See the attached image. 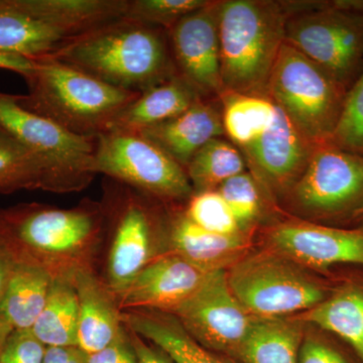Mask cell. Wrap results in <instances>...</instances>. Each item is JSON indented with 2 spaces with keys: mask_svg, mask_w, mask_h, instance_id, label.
Instances as JSON below:
<instances>
[{
  "mask_svg": "<svg viewBox=\"0 0 363 363\" xmlns=\"http://www.w3.org/2000/svg\"><path fill=\"white\" fill-rule=\"evenodd\" d=\"M315 147L276 105L271 125L240 150L262 194L274 201L302 175Z\"/></svg>",
  "mask_w": 363,
  "mask_h": 363,
  "instance_id": "obj_16",
  "label": "cell"
},
{
  "mask_svg": "<svg viewBox=\"0 0 363 363\" xmlns=\"http://www.w3.org/2000/svg\"><path fill=\"white\" fill-rule=\"evenodd\" d=\"M33 68V60L18 55L0 52V69L16 72L25 77Z\"/></svg>",
  "mask_w": 363,
  "mask_h": 363,
  "instance_id": "obj_40",
  "label": "cell"
},
{
  "mask_svg": "<svg viewBox=\"0 0 363 363\" xmlns=\"http://www.w3.org/2000/svg\"><path fill=\"white\" fill-rule=\"evenodd\" d=\"M217 191L230 208L241 230L247 233L262 215L264 194L259 184L250 172H245L224 182Z\"/></svg>",
  "mask_w": 363,
  "mask_h": 363,
  "instance_id": "obj_31",
  "label": "cell"
},
{
  "mask_svg": "<svg viewBox=\"0 0 363 363\" xmlns=\"http://www.w3.org/2000/svg\"><path fill=\"white\" fill-rule=\"evenodd\" d=\"M297 316L306 324L340 339L363 363V277L334 284L323 302Z\"/></svg>",
  "mask_w": 363,
  "mask_h": 363,
  "instance_id": "obj_21",
  "label": "cell"
},
{
  "mask_svg": "<svg viewBox=\"0 0 363 363\" xmlns=\"http://www.w3.org/2000/svg\"><path fill=\"white\" fill-rule=\"evenodd\" d=\"M87 360L88 363H138L126 328L111 345L87 354Z\"/></svg>",
  "mask_w": 363,
  "mask_h": 363,
  "instance_id": "obj_36",
  "label": "cell"
},
{
  "mask_svg": "<svg viewBox=\"0 0 363 363\" xmlns=\"http://www.w3.org/2000/svg\"><path fill=\"white\" fill-rule=\"evenodd\" d=\"M52 279L47 269L18 259L0 304V320L13 330H30L44 308Z\"/></svg>",
  "mask_w": 363,
  "mask_h": 363,
  "instance_id": "obj_25",
  "label": "cell"
},
{
  "mask_svg": "<svg viewBox=\"0 0 363 363\" xmlns=\"http://www.w3.org/2000/svg\"><path fill=\"white\" fill-rule=\"evenodd\" d=\"M281 2L285 42L350 90L363 71V0Z\"/></svg>",
  "mask_w": 363,
  "mask_h": 363,
  "instance_id": "obj_6",
  "label": "cell"
},
{
  "mask_svg": "<svg viewBox=\"0 0 363 363\" xmlns=\"http://www.w3.org/2000/svg\"><path fill=\"white\" fill-rule=\"evenodd\" d=\"M186 169L198 150L224 135L219 98H201L169 121L138 131Z\"/></svg>",
  "mask_w": 363,
  "mask_h": 363,
  "instance_id": "obj_18",
  "label": "cell"
},
{
  "mask_svg": "<svg viewBox=\"0 0 363 363\" xmlns=\"http://www.w3.org/2000/svg\"><path fill=\"white\" fill-rule=\"evenodd\" d=\"M219 99L224 135L240 150L259 138L276 114V105L269 98L224 92Z\"/></svg>",
  "mask_w": 363,
  "mask_h": 363,
  "instance_id": "obj_28",
  "label": "cell"
},
{
  "mask_svg": "<svg viewBox=\"0 0 363 363\" xmlns=\"http://www.w3.org/2000/svg\"><path fill=\"white\" fill-rule=\"evenodd\" d=\"M173 315L196 341L233 360L253 320L234 296L227 269L210 272L201 288Z\"/></svg>",
  "mask_w": 363,
  "mask_h": 363,
  "instance_id": "obj_13",
  "label": "cell"
},
{
  "mask_svg": "<svg viewBox=\"0 0 363 363\" xmlns=\"http://www.w3.org/2000/svg\"><path fill=\"white\" fill-rule=\"evenodd\" d=\"M0 128L44 162L57 193L80 192L96 176V138L72 135L21 106L18 95L0 92Z\"/></svg>",
  "mask_w": 363,
  "mask_h": 363,
  "instance_id": "obj_11",
  "label": "cell"
},
{
  "mask_svg": "<svg viewBox=\"0 0 363 363\" xmlns=\"http://www.w3.org/2000/svg\"><path fill=\"white\" fill-rule=\"evenodd\" d=\"M201 98L192 86L177 75L140 92L118 114L109 130L138 133L183 113Z\"/></svg>",
  "mask_w": 363,
  "mask_h": 363,
  "instance_id": "obj_24",
  "label": "cell"
},
{
  "mask_svg": "<svg viewBox=\"0 0 363 363\" xmlns=\"http://www.w3.org/2000/svg\"><path fill=\"white\" fill-rule=\"evenodd\" d=\"M77 293V346L86 354L104 350L123 334V315L114 294L94 269H81L72 277Z\"/></svg>",
  "mask_w": 363,
  "mask_h": 363,
  "instance_id": "obj_20",
  "label": "cell"
},
{
  "mask_svg": "<svg viewBox=\"0 0 363 363\" xmlns=\"http://www.w3.org/2000/svg\"><path fill=\"white\" fill-rule=\"evenodd\" d=\"M311 327L306 331L298 363H362L340 339Z\"/></svg>",
  "mask_w": 363,
  "mask_h": 363,
  "instance_id": "obj_34",
  "label": "cell"
},
{
  "mask_svg": "<svg viewBox=\"0 0 363 363\" xmlns=\"http://www.w3.org/2000/svg\"><path fill=\"white\" fill-rule=\"evenodd\" d=\"M95 173L130 186L166 205L194 194L185 169L140 133L109 130L96 136Z\"/></svg>",
  "mask_w": 363,
  "mask_h": 363,
  "instance_id": "obj_10",
  "label": "cell"
},
{
  "mask_svg": "<svg viewBox=\"0 0 363 363\" xmlns=\"http://www.w3.org/2000/svg\"><path fill=\"white\" fill-rule=\"evenodd\" d=\"M104 235L101 202L86 199L68 209L40 203L0 209V238L16 259L37 264L54 278L93 269Z\"/></svg>",
  "mask_w": 363,
  "mask_h": 363,
  "instance_id": "obj_1",
  "label": "cell"
},
{
  "mask_svg": "<svg viewBox=\"0 0 363 363\" xmlns=\"http://www.w3.org/2000/svg\"><path fill=\"white\" fill-rule=\"evenodd\" d=\"M209 274L168 252L152 260L116 296L117 304L121 311L154 310L173 314L201 288Z\"/></svg>",
  "mask_w": 363,
  "mask_h": 363,
  "instance_id": "obj_17",
  "label": "cell"
},
{
  "mask_svg": "<svg viewBox=\"0 0 363 363\" xmlns=\"http://www.w3.org/2000/svg\"><path fill=\"white\" fill-rule=\"evenodd\" d=\"M50 57L133 92H143L178 75L168 32L125 16L76 38Z\"/></svg>",
  "mask_w": 363,
  "mask_h": 363,
  "instance_id": "obj_2",
  "label": "cell"
},
{
  "mask_svg": "<svg viewBox=\"0 0 363 363\" xmlns=\"http://www.w3.org/2000/svg\"><path fill=\"white\" fill-rule=\"evenodd\" d=\"M33 61L32 71L23 77L28 94L18 95V102L72 135H101L140 95L106 84L52 57Z\"/></svg>",
  "mask_w": 363,
  "mask_h": 363,
  "instance_id": "obj_3",
  "label": "cell"
},
{
  "mask_svg": "<svg viewBox=\"0 0 363 363\" xmlns=\"http://www.w3.org/2000/svg\"><path fill=\"white\" fill-rule=\"evenodd\" d=\"M184 212L196 225L209 233L226 236L245 234L217 190L194 193L186 203Z\"/></svg>",
  "mask_w": 363,
  "mask_h": 363,
  "instance_id": "obj_30",
  "label": "cell"
},
{
  "mask_svg": "<svg viewBox=\"0 0 363 363\" xmlns=\"http://www.w3.org/2000/svg\"><path fill=\"white\" fill-rule=\"evenodd\" d=\"M185 171L198 193L217 190L224 182L247 172V164L238 147L217 138L196 152Z\"/></svg>",
  "mask_w": 363,
  "mask_h": 363,
  "instance_id": "obj_29",
  "label": "cell"
},
{
  "mask_svg": "<svg viewBox=\"0 0 363 363\" xmlns=\"http://www.w3.org/2000/svg\"><path fill=\"white\" fill-rule=\"evenodd\" d=\"M330 143L339 149L363 155V71L346 93L342 113Z\"/></svg>",
  "mask_w": 363,
  "mask_h": 363,
  "instance_id": "obj_33",
  "label": "cell"
},
{
  "mask_svg": "<svg viewBox=\"0 0 363 363\" xmlns=\"http://www.w3.org/2000/svg\"><path fill=\"white\" fill-rule=\"evenodd\" d=\"M101 203L109 238L104 281L116 297L152 260L169 252L168 205L109 178Z\"/></svg>",
  "mask_w": 363,
  "mask_h": 363,
  "instance_id": "obj_5",
  "label": "cell"
},
{
  "mask_svg": "<svg viewBox=\"0 0 363 363\" xmlns=\"http://www.w3.org/2000/svg\"><path fill=\"white\" fill-rule=\"evenodd\" d=\"M45 346L30 330H13L7 337L0 363H43Z\"/></svg>",
  "mask_w": 363,
  "mask_h": 363,
  "instance_id": "obj_35",
  "label": "cell"
},
{
  "mask_svg": "<svg viewBox=\"0 0 363 363\" xmlns=\"http://www.w3.org/2000/svg\"><path fill=\"white\" fill-rule=\"evenodd\" d=\"M220 4L221 0H209L168 32L177 74L203 98H219L224 93L219 40Z\"/></svg>",
  "mask_w": 363,
  "mask_h": 363,
  "instance_id": "obj_14",
  "label": "cell"
},
{
  "mask_svg": "<svg viewBox=\"0 0 363 363\" xmlns=\"http://www.w3.org/2000/svg\"><path fill=\"white\" fill-rule=\"evenodd\" d=\"M267 243L269 250L310 271L363 267V226L343 228L305 220L286 221L272 227Z\"/></svg>",
  "mask_w": 363,
  "mask_h": 363,
  "instance_id": "obj_15",
  "label": "cell"
},
{
  "mask_svg": "<svg viewBox=\"0 0 363 363\" xmlns=\"http://www.w3.org/2000/svg\"><path fill=\"white\" fill-rule=\"evenodd\" d=\"M16 255L11 252L9 245L0 238V304L4 300V294L6 292L9 279L11 278L14 267H16Z\"/></svg>",
  "mask_w": 363,
  "mask_h": 363,
  "instance_id": "obj_39",
  "label": "cell"
},
{
  "mask_svg": "<svg viewBox=\"0 0 363 363\" xmlns=\"http://www.w3.org/2000/svg\"><path fill=\"white\" fill-rule=\"evenodd\" d=\"M126 330L135 350L138 363H175L168 353L164 352L156 344L150 342L147 339L130 331V329L126 328Z\"/></svg>",
  "mask_w": 363,
  "mask_h": 363,
  "instance_id": "obj_37",
  "label": "cell"
},
{
  "mask_svg": "<svg viewBox=\"0 0 363 363\" xmlns=\"http://www.w3.org/2000/svg\"><path fill=\"white\" fill-rule=\"evenodd\" d=\"M21 190L57 193L44 162L0 128V194Z\"/></svg>",
  "mask_w": 363,
  "mask_h": 363,
  "instance_id": "obj_27",
  "label": "cell"
},
{
  "mask_svg": "<svg viewBox=\"0 0 363 363\" xmlns=\"http://www.w3.org/2000/svg\"><path fill=\"white\" fill-rule=\"evenodd\" d=\"M83 33L66 0H0V52L44 58Z\"/></svg>",
  "mask_w": 363,
  "mask_h": 363,
  "instance_id": "obj_12",
  "label": "cell"
},
{
  "mask_svg": "<svg viewBox=\"0 0 363 363\" xmlns=\"http://www.w3.org/2000/svg\"><path fill=\"white\" fill-rule=\"evenodd\" d=\"M11 331L13 329L0 320V354H1L2 348H4V343Z\"/></svg>",
  "mask_w": 363,
  "mask_h": 363,
  "instance_id": "obj_41",
  "label": "cell"
},
{
  "mask_svg": "<svg viewBox=\"0 0 363 363\" xmlns=\"http://www.w3.org/2000/svg\"><path fill=\"white\" fill-rule=\"evenodd\" d=\"M43 363H88L87 354L78 346L47 347Z\"/></svg>",
  "mask_w": 363,
  "mask_h": 363,
  "instance_id": "obj_38",
  "label": "cell"
},
{
  "mask_svg": "<svg viewBox=\"0 0 363 363\" xmlns=\"http://www.w3.org/2000/svg\"><path fill=\"white\" fill-rule=\"evenodd\" d=\"M307 324L298 316H253L238 363H298Z\"/></svg>",
  "mask_w": 363,
  "mask_h": 363,
  "instance_id": "obj_23",
  "label": "cell"
},
{
  "mask_svg": "<svg viewBox=\"0 0 363 363\" xmlns=\"http://www.w3.org/2000/svg\"><path fill=\"white\" fill-rule=\"evenodd\" d=\"M79 304L72 278L55 277L42 312L30 329L45 347L77 346Z\"/></svg>",
  "mask_w": 363,
  "mask_h": 363,
  "instance_id": "obj_26",
  "label": "cell"
},
{
  "mask_svg": "<svg viewBox=\"0 0 363 363\" xmlns=\"http://www.w3.org/2000/svg\"><path fill=\"white\" fill-rule=\"evenodd\" d=\"M281 201L314 223L363 218V155L330 142L316 145L302 175Z\"/></svg>",
  "mask_w": 363,
  "mask_h": 363,
  "instance_id": "obj_9",
  "label": "cell"
},
{
  "mask_svg": "<svg viewBox=\"0 0 363 363\" xmlns=\"http://www.w3.org/2000/svg\"><path fill=\"white\" fill-rule=\"evenodd\" d=\"M286 18L281 1L221 0L219 40L224 92L267 98L272 69L285 44Z\"/></svg>",
  "mask_w": 363,
  "mask_h": 363,
  "instance_id": "obj_4",
  "label": "cell"
},
{
  "mask_svg": "<svg viewBox=\"0 0 363 363\" xmlns=\"http://www.w3.org/2000/svg\"><path fill=\"white\" fill-rule=\"evenodd\" d=\"M346 93L328 72L285 42L272 69L267 98L310 143L330 142Z\"/></svg>",
  "mask_w": 363,
  "mask_h": 363,
  "instance_id": "obj_8",
  "label": "cell"
},
{
  "mask_svg": "<svg viewBox=\"0 0 363 363\" xmlns=\"http://www.w3.org/2000/svg\"><path fill=\"white\" fill-rule=\"evenodd\" d=\"M227 277L240 304L260 318L302 314L323 302L335 284L269 248L245 255Z\"/></svg>",
  "mask_w": 363,
  "mask_h": 363,
  "instance_id": "obj_7",
  "label": "cell"
},
{
  "mask_svg": "<svg viewBox=\"0 0 363 363\" xmlns=\"http://www.w3.org/2000/svg\"><path fill=\"white\" fill-rule=\"evenodd\" d=\"M209 0H130L125 18L169 32L189 13Z\"/></svg>",
  "mask_w": 363,
  "mask_h": 363,
  "instance_id": "obj_32",
  "label": "cell"
},
{
  "mask_svg": "<svg viewBox=\"0 0 363 363\" xmlns=\"http://www.w3.org/2000/svg\"><path fill=\"white\" fill-rule=\"evenodd\" d=\"M168 243L169 252L206 272L230 269L248 248L245 234L226 236L204 230L179 205H168Z\"/></svg>",
  "mask_w": 363,
  "mask_h": 363,
  "instance_id": "obj_19",
  "label": "cell"
},
{
  "mask_svg": "<svg viewBox=\"0 0 363 363\" xmlns=\"http://www.w3.org/2000/svg\"><path fill=\"white\" fill-rule=\"evenodd\" d=\"M121 315L126 328L156 344L175 363H238L196 341L171 313L128 310Z\"/></svg>",
  "mask_w": 363,
  "mask_h": 363,
  "instance_id": "obj_22",
  "label": "cell"
}]
</instances>
